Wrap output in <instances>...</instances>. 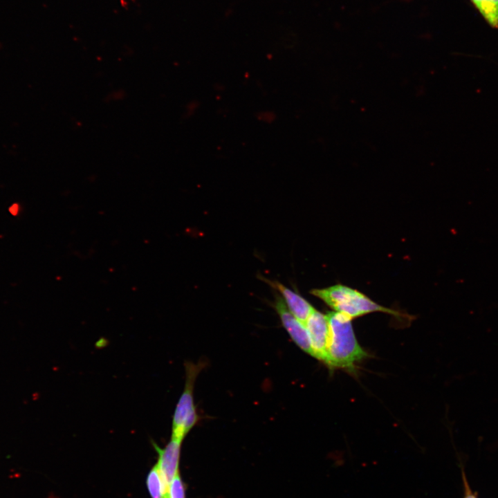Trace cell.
<instances>
[{"label":"cell","mask_w":498,"mask_h":498,"mask_svg":"<svg viewBox=\"0 0 498 498\" xmlns=\"http://www.w3.org/2000/svg\"><path fill=\"white\" fill-rule=\"evenodd\" d=\"M326 315L329 334L324 362L332 369L352 371L357 362L368 356L356 338L352 319L337 311Z\"/></svg>","instance_id":"1"},{"label":"cell","mask_w":498,"mask_h":498,"mask_svg":"<svg viewBox=\"0 0 498 498\" xmlns=\"http://www.w3.org/2000/svg\"><path fill=\"white\" fill-rule=\"evenodd\" d=\"M311 293L335 311L351 319L373 312L400 316L398 311L380 306L363 293L344 285L336 284L325 288L313 289Z\"/></svg>","instance_id":"2"},{"label":"cell","mask_w":498,"mask_h":498,"mask_svg":"<svg viewBox=\"0 0 498 498\" xmlns=\"http://www.w3.org/2000/svg\"><path fill=\"white\" fill-rule=\"evenodd\" d=\"M186 379L172 417V437L183 441L198 421L194 403V384L200 370L198 365L187 362L185 365Z\"/></svg>","instance_id":"3"},{"label":"cell","mask_w":498,"mask_h":498,"mask_svg":"<svg viewBox=\"0 0 498 498\" xmlns=\"http://www.w3.org/2000/svg\"><path fill=\"white\" fill-rule=\"evenodd\" d=\"M305 326L308 333L313 356L325 362L329 334L326 315L315 309L307 319Z\"/></svg>","instance_id":"4"},{"label":"cell","mask_w":498,"mask_h":498,"mask_svg":"<svg viewBox=\"0 0 498 498\" xmlns=\"http://www.w3.org/2000/svg\"><path fill=\"white\" fill-rule=\"evenodd\" d=\"M275 308L284 327L295 343L304 351L313 356L310 338L305 324L289 311L284 301L279 296L276 297Z\"/></svg>","instance_id":"5"},{"label":"cell","mask_w":498,"mask_h":498,"mask_svg":"<svg viewBox=\"0 0 498 498\" xmlns=\"http://www.w3.org/2000/svg\"><path fill=\"white\" fill-rule=\"evenodd\" d=\"M181 443V440L172 437L163 448H160L156 443H153L158 456L156 465L163 479L168 486L178 472Z\"/></svg>","instance_id":"6"},{"label":"cell","mask_w":498,"mask_h":498,"mask_svg":"<svg viewBox=\"0 0 498 498\" xmlns=\"http://www.w3.org/2000/svg\"><path fill=\"white\" fill-rule=\"evenodd\" d=\"M265 281L268 282L282 295L289 311L298 320L305 324L307 319L315 308L304 298L281 283L268 279H265Z\"/></svg>","instance_id":"7"},{"label":"cell","mask_w":498,"mask_h":498,"mask_svg":"<svg viewBox=\"0 0 498 498\" xmlns=\"http://www.w3.org/2000/svg\"><path fill=\"white\" fill-rule=\"evenodd\" d=\"M146 483L151 498H164L167 495L169 486L163 479L156 464L149 471Z\"/></svg>","instance_id":"8"},{"label":"cell","mask_w":498,"mask_h":498,"mask_svg":"<svg viewBox=\"0 0 498 498\" xmlns=\"http://www.w3.org/2000/svg\"><path fill=\"white\" fill-rule=\"evenodd\" d=\"M486 21L498 28V0H470Z\"/></svg>","instance_id":"9"},{"label":"cell","mask_w":498,"mask_h":498,"mask_svg":"<svg viewBox=\"0 0 498 498\" xmlns=\"http://www.w3.org/2000/svg\"><path fill=\"white\" fill-rule=\"evenodd\" d=\"M168 498H185V487L179 472H178L169 484Z\"/></svg>","instance_id":"10"},{"label":"cell","mask_w":498,"mask_h":498,"mask_svg":"<svg viewBox=\"0 0 498 498\" xmlns=\"http://www.w3.org/2000/svg\"><path fill=\"white\" fill-rule=\"evenodd\" d=\"M463 481H464V484H465V497L464 498H476V497L471 492L464 476H463Z\"/></svg>","instance_id":"11"},{"label":"cell","mask_w":498,"mask_h":498,"mask_svg":"<svg viewBox=\"0 0 498 498\" xmlns=\"http://www.w3.org/2000/svg\"><path fill=\"white\" fill-rule=\"evenodd\" d=\"M164 498H168V497H167V495Z\"/></svg>","instance_id":"12"}]
</instances>
